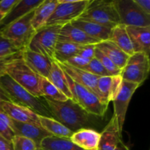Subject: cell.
<instances>
[{
	"instance_id": "obj_28",
	"label": "cell",
	"mask_w": 150,
	"mask_h": 150,
	"mask_svg": "<svg viewBox=\"0 0 150 150\" xmlns=\"http://www.w3.org/2000/svg\"><path fill=\"white\" fill-rule=\"evenodd\" d=\"M81 45L67 42L58 41L56 44L54 60L59 63H64L71 57L77 55Z\"/></svg>"
},
{
	"instance_id": "obj_9",
	"label": "cell",
	"mask_w": 150,
	"mask_h": 150,
	"mask_svg": "<svg viewBox=\"0 0 150 150\" xmlns=\"http://www.w3.org/2000/svg\"><path fill=\"white\" fill-rule=\"evenodd\" d=\"M150 70L149 57L142 53H134L130 56L120 76L123 81L143 84L147 79Z\"/></svg>"
},
{
	"instance_id": "obj_19",
	"label": "cell",
	"mask_w": 150,
	"mask_h": 150,
	"mask_svg": "<svg viewBox=\"0 0 150 150\" xmlns=\"http://www.w3.org/2000/svg\"><path fill=\"white\" fill-rule=\"evenodd\" d=\"M11 125L16 136L27 138L33 141L36 144L38 148H39L40 142L44 138L51 136L42 127H38L33 125L18 122L12 120Z\"/></svg>"
},
{
	"instance_id": "obj_25",
	"label": "cell",
	"mask_w": 150,
	"mask_h": 150,
	"mask_svg": "<svg viewBox=\"0 0 150 150\" xmlns=\"http://www.w3.org/2000/svg\"><path fill=\"white\" fill-rule=\"evenodd\" d=\"M48 80L52 84H54L62 93L64 94L68 99L73 100V96L66 79L65 73L57 62L54 61L52 62V66Z\"/></svg>"
},
{
	"instance_id": "obj_38",
	"label": "cell",
	"mask_w": 150,
	"mask_h": 150,
	"mask_svg": "<svg viewBox=\"0 0 150 150\" xmlns=\"http://www.w3.org/2000/svg\"><path fill=\"white\" fill-rule=\"evenodd\" d=\"M22 56V52H19L18 54L13 55L7 56V57H0V77L3 75L6 74V69L7 66L16 59L19 58Z\"/></svg>"
},
{
	"instance_id": "obj_3",
	"label": "cell",
	"mask_w": 150,
	"mask_h": 150,
	"mask_svg": "<svg viewBox=\"0 0 150 150\" xmlns=\"http://www.w3.org/2000/svg\"><path fill=\"white\" fill-rule=\"evenodd\" d=\"M79 18L95 22L111 29L121 24L114 0H90L86 10Z\"/></svg>"
},
{
	"instance_id": "obj_27",
	"label": "cell",
	"mask_w": 150,
	"mask_h": 150,
	"mask_svg": "<svg viewBox=\"0 0 150 150\" xmlns=\"http://www.w3.org/2000/svg\"><path fill=\"white\" fill-rule=\"evenodd\" d=\"M38 149L41 150H83L76 146L70 139L49 136L44 138Z\"/></svg>"
},
{
	"instance_id": "obj_42",
	"label": "cell",
	"mask_w": 150,
	"mask_h": 150,
	"mask_svg": "<svg viewBox=\"0 0 150 150\" xmlns=\"http://www.w3.org/2000/svg\"><path fill=\"white\" fill-rule=\"evenodd\" d=\"M0 150H13V144L0 135Z\"/></svg>"
},
{
	"instance_id": "obj_11",
	"label": "cell",
	"mask_w": 150,
	"mask_h": 150,
	"mask_svg": "<svg viewBox=\"0 0 150 150\" xmlns=\"http://www.w3.org/2000/svg\"><path fill=\"white\" fill-rule=\"evenodd\" d=\"M139 84L130 83V82L123 81L122 83L121 89L117 95V98L114 101V115L113 117L117 122L119 130L122 132L123 125L125 120L126 114L129 103L136 89L139 87Z\"/></svg>"
},
{
	"instance_id": "obj_26",
	"label": "cell",
	"mask_w": 150,
	"mask_h": 150,
	"mask_svg": "<svg viewBox=\"0 0 150 150\" xmlns=\"http://www.w3.org/2000/svg\"><path fill=\"white\" fill-rule=\"evenodd\" d=\"M39 122L41 127L48 132L51 136L70 139L73 133V132L52 117L39 115Z\"/></svg>"
},
{
	"instance_id": "obj_17",
	"label": "cell",
	"mask_w": 150,
	"mask_h": 150,
	"mask_svg": "<svg viewBox=\"0 0 150 150\" xmlns=\"http://www.w3.org/2000/svg\"><path fill=\"white\" fill-rule=\"evenodd\" d=\"M44 0H18L17 4L12 8L1 22L0 29L8 26L16 21L21 18L35 10Z\"/></svg>"
},
{
	"instance_id": "obj_4",
	"label": "cell",
	"mask_w": 150,
	"mask_h": 150,
	"mask_svg": "<svg viewBox=\"0 0 150 150\" xmlns=\"http://www.w3.org/2000/svg\"><path fill=\"white\" fill-rule=\"evenodd\" d=\"M5 73L33 96L39 98L42 97L40 91L42 77L36 74L26 65L22 59V56L13 60L7 66Z\"/></svg>"
},
{
	"instance_id": "obj_10",
	"label": "cell",
	"mask_w": 150,
	"mask_h": 150,
	"mask_svg": "<svg viewBox=\"0 0 150 150\" xmlns=\"http://www.w3.org/2000/svg\"><path fill=\"white\" fill-rule=\"evenodd\" d=\"M121 24L125 26H150V16L144 13L134 0H114Z\"/></svg>"
},
{
	"instance_id": "obj_13",
	"label": "cell",
	"mask_w": 150,
	"mask_h": 150,
	"mask_svg": "<svg viewBox=\"0 0 150 150\" xmlns=\"http://www.w3.org/2000/svg\"><path fill=\"white\" fill-rule=\"evenodd\" d=\"M57 63L62 69L63 71L70 79H73L75 82L81 85L82 86L90 90L95 95H96L100 99V95L98 93V88H97V81L99 78L98 76H94V75L91 74L85 70H81V69L73 67L67 63Z\"/></svg>"
},
{
	"instance_id": "obj_29",
	"label": "cell",
	"mask_w": 150,
	"mask_h": 150,
	"mask_svg": "<svg viewBox=\"0 0 150 150\" xmlns=\"http://www.w3.org/2000/svg\"><path fill=\"white\" fill-rule=\"evenodd\" d=\"M40 91L42 97L52 100L63 102L68 100L64 94L62 93L54 84L45 78H41Z\"/></svg>"
},
{
	"instance_id": "obj_18",
	"label": "cell",
	"mask_w": 150,
	"mask_h": 150,
	"mask_svg": "<svg viewBox=\"0 0 150 150\" xmlns=\"http://www.w3.org/2000/svg\"><path fill=\"white\" fill-rule=\"evenodd\" d=\"M100 133L92 128H83L74 132L70 140L83 150H98Z\"/></svg>"
},
{
	"instance_id": "obj_6",
	"label": "cell",
	"mask_w": 150,
	"mask_h": 150,
	"mask_svg": "<svg viewBox=\"0 0 150 150\" xmlns=\"http://www.w3.org/2000/svg\"><path fill=\"white\" fill-rule=\"evenodd\" d=\"M65 76L73 96V100L88 114L97 117H103L108 106L104 105L93 92L75 82L66 73Z\"/></svg>"
},
{
	"instance_id": "obj_15",
	"label": "cell",
	"mask_w": 150,
	"mask_h": 150,
	"mask_svg": "<svg viewBox=\"0 0 150 150\" xmlns=\"http://www.w3.org/2000/svg\"><path fill=\"white\" fill-rule=\"evenodd\" d=\"M134 53H142L149 57L150 26H126Z\"/></svg>"
},
{
	"instance_id": "obj_44",
	"label": "cell",
	"mask_w": 150,
	"mask_h": 150,
	"mask_svg": "<svg viewBox=\"0 0 150 150\" xmlns=\"http://www.w3.org/2000/svg\"><path fill=\"white\" fill-rule=\"evenodd\" d=\"M114 150H130V149H129L128 146H127V145L123 142V141L122 140L119 142V144H117V146H116L115 149Z\"/></svg>"
},
{
	"instance_id": "obj_37",
	"label": "cell",
	"mask_w": 150,
	"mask_h": 150,
	"mask_svg": "<svg viewBox=\"0 0 150 150\" xmlns=\"http://www.w3.org/2000/svg\"><path fill=\"white\" fill-rule=\"evenodd\" d=\"M95 48H96V45L94 44L81 45L78 52V55L86 59L91 60L95 58Z\"/></svg>"
},
{
	"instance_id": "obj_35",
	"label": "cell",
	"mask_w": 150,
	"mask_h": 150,
	"mask_svg": "<svg viewBox=\"0 0 150 150\" xmlns=\"http://www.w3.org/2000/svg\"><path fill=\"white\" fill-rule=\"evenodd\" d=\"M83 70L94 75V76H98V77L110 76L109 73L106 71V70L104 68L103 66L101 64V63L96 58L91 59L88 65L83 69Z\"/></svg>"
},
{
	"instance_id": "obj_21",
	"label": "cell",
	"mask_w": 150,
	"mask_h": 150,
	"mask_svg": "<svg viewBox=\"0 0 150 150\" xmlns=\"http://www.w3.org/2000/svg\"><path fill=\"white\" fill-rule=\"evenodd\" d=\"M73 26L79 28L83 32L99 42L108 40L111 29L91 21L78 18L71 23Z\"/></svg>"
},
{
	"instance_id": "obj_12",
	"label": "cell",
	"mask_w": 150,
	"mask_h": 150,
	"mask_svg": "<svg viewBox=\"0 0 150 150\" xmlns=\"http://www.w3.org/2000/svg\"><path fill=\"white\" fill-rule=\"evenodd\" d=\"M1 111L15 121L41 127L39 122V115L26 107L11 102H3Z\"/></svg>"
},
{
	"instance_id": "obj_46",
	"label": "cell",
	"mask_w": 150,
	"mask_h": 150,
	"mask_svg": "<svg viewBox=\"0 0 150 150\" xmlns=\"http://www.w3.org/2000/svg\"><path fill=\"white\" fill-rule=\"evenodd\" d=\"M36 150H41V149H37Z\"/></svg>"
},
{
	"instance_id": "obj_34",
	"label": "cell",
	"mask_w": 150,
	"mask_h": 150,
	"mask_svg": "<svg viewBox=\"0 0 150 150\" xmlns=\"http://www.w3.org/2000/svg\"><path fill=\"white\" fill-rule=\"evenodd\" d=\"M22 52L0 32V57H7Z\"/></svg>"
},
{
	"instance_id": "obj_16",
	"label": "cell",
	"mask_w": 150,
	"mask_h": 150,
	"mask_svg": "<svg viewBox=\"0 0 150 150\" xmlns=\"http://www.w3.org/2000/svg\"><path fill=\"white\" fill-rule=\"evenodd\" d=\"M58 41L67 42L79 45H89L99 43V41L91 38L79 28L73 26L71 23H67L62 26L59 31Z\"/></svg>"
},
{
	"instance_id": "obj_45",
	"label": "cell",
	"mask_w": 150,
	"mask_h": 150,
	"mask_svg": "<svg viewBox=\"0 0 150 150\" xmlns=\"http://www.w3.org/2000/svg\"><path fill=\"white\" fill-rule=\"evenodd\" d=\"M5 16H6L5 14H3V13H0V24H1V21H2L3 19H4V18L5 17Z\"/></svg>"
},
{
	"instance_id": "obj_43",
	"label": "cell",
	"mask_w": 150,
	"mask_h": 150,
	"mask_svg": "<svg viewBox=\"0 0 150 150\" xmlns=\"http://www.w3.org/2000/svg\"><path fill=\"white\" fill-rule=\"evenodd\" d=\"M3 102H11V101L6 95L5 92L0 87V111H1V105H2Z\"/></svg>"
},
{
	"instance_id": "obj_23",
	"label": "cell",
	"mask_w": 150,
	"mask_h": 150,
	"mask_svg": "<svg viewBox=\"0 0 150 150\" xmlns=\"http://www.w3.org/2000/svg\"><path fill=\"white\" fill-rule=\"evenodd\" d=\"M57 4L58 0H44L43 2L35 9L32 19V24L36 32L45 26L48 18Z\"/></svg>"
},
{
	"instance_id": "obj_5",
	"label": "cell",
	"mask_w": 150,
	"mask_h": 150,
	"mask_svg": "<svg viewBox=\"0 0 150 150\" xmlns=\"http://www.w3.org/2000/svg\"><path fill=\"white\" fill-rule=\"evenodd\" d=\"M34 11L35 10L8 26L0 29L1 33L11 41L21 51H23L27 48L28 45L36 32L32 24Z\"/></svg>"
},
{
	"instance_id": "obj_39",
	"label": "cell",
	"mask_w": 150,
	"mask_h": 150,
	"mask_svg": "<svg viewBox=\"0 0 150 150\" xmlns=\"http://www.w3.org/2000/svg\"><path fill=\"white\" fill-rule=\"evenodd\" d=\"M89 61H90V60L83 58L82 57H81V56L77 54V55L74 56V57L69 59L64 63H67L68 64H70V65L73 66V67H76V68L83 70V69L88 65Z\"/></svg>"
},
{
	"instance_id": "obj_33",
	"label": "cell",
	"mask_w": 150,
	"mask_h": 150,
	"mask_svg": "<svg viewBox=\"0 0 150 150\" xmlns=\"http://www.w3.org/2000/svg\"><path fill=\"white\" fill-rule=\"evenodd\" d=\"M13 150H36L38 149L33 141L19 136H15L12 140Z\"/></svg>"
},
{
	"instance_id": "obj_8",
	"label": "cell",
	"mask_w": 150,
	"mask_h": 150,
	"mask_svg": "<svg viewBox=\"0 0 150 150\" xmlns=\"http://www.w3.org/2000/svg\"><path fill=\"white\" fill-rule=\"evenodd\" d=\"M62 26H45L35 32L26 49L40 54L54 60L55 46Z\"/></svg>"
},
{
	"instance_id": "obj_41",
	"label": "cell",
	"mask_w": 150,
	"mask_h": 150,
	"mask_svg": "<svg viewBox=\"0 0 150 150\" xmlns=\"http://www.w3.org/2000/svg\"><path fill=\"white\" fill-rule=\"evenodd\" d=\"M134 1L144 13L150 16V0H134Z\"/></svg>"
},
{
	"instance_id": "obj_7",
	"label": "cell",
	"mask_w": 150,
	"mask_h": 150,
	"mask_svg": "<svg viewBox=\"0 0 150 150\" xmlns=\"http://www.w3.org/2000/svg\"><path fill=\"white\" fill-rule=\"evenodd\" d=\"M90 0H58V4L45 26H64L79 18L86 10Z\"/></svg>"
},
{
	"instance_id": "obj_1",
	"label": "cell",
	"mask_w": 150,
	"mask_h": 150,
	"mask_svg": "<svg viewBox=\"0 0 150 150\" xmlns=\"http://www.w3.org/2000/svg\"><path fill=\"white\" fill-rule=\"evenodd\" d=\"M54 119L66 127L76 132L83 128H90L97 122V117L88 114L73 100L58 102L41 97Z\"/></svg>"
},
{
	"instance_id": "obj_40",
	"label": "cell",
	"mask_w": 150,
	"mask_h": 150,
	"mask_svg": "<svg viewBox=\"0 0 150 150\" xmlns=\"http://www.w3.org/2000/svg\"><path fill=\"white\" fill-rule=\"evenodd\" d=\"M18 0H1L0 1V13L7 15L13 7L17 4Z\"/></svg>"
},
{
	"instance_id": "obj_30",
	"label": "cell",
	"mask_w": 150,
	"mask_h": 150,
	"mask_svg": "<svg viewBox=\"0 0 150 150\" xmlns=\"http://www.w3.org/2000/svg\"><path fill=\"white\" fill-rule=\"evenodd\" d=\"M111 83V76H102L99 77L97 81V88L100 95L101 102L108 106L109 103L110 86Z\"/></svg>"
},
{
	"instance_id": "obj_36",
	"label": "cell",
	"mask_w": 150,
	"mask_h": 150,
	"mask_svg": "<svg viewBox=\"0 0 150 150\" xmlns=\"http://www.w3.org/2000/svg\"><path fill=\"white\" fill-rule=\"evenodd\" d=\"M122 78L120 75L111 76V83L110 86L109 102L114 101L120 92L122 83Z\"/></svg>"
},
{
	"instance_id": "obj_24",
	"label": "cell",
	"mask_w": 150,
	"mask_h": 150,
	"mask_svg": "<svg viewBox=\"0 0 150 150\" xmlns=\"http://www.w3.org/2000/svg\"><path fill=\"white\" fill-rule=\"evenodd\" d=\"M108 40L114 42L118 48L128 56H131L134 54L130 37L127 34L126 26L125 25L119 24L113 28Z\"/></svg>"
},
{
	"instance_id": "obj_14",
	"label": "cell",
	"mask_w": 150,
	"mask_h": 150,
	"mask_svg": "<svg viewBox=\"0 0 150 150\" xmlns=\"http://www.w3.org/2000/svg\"><path fill=\"white\" fill-rule=\"evenodd\" d=\"M22 59L26 65L36 74L42 78L48 79L54 60L28 49L22 51Z\"/></svg>"
},
{
	"instance_id": "obj_32",
	"label": "cell",
	"mask_w": 150,
	"mask_h": 150,
	"mask_svg": "<svg viewBox=\"0 0 150 150\" xmlns=\"http://www.w3.org/2000/svg\"><path fill=\"white\" fill-rule=\"evenodd\" d=\"M12 120L4 111H0V135L12 142L15 135L11 125Z\"/></svg>"
},
{
	"instance_id": "obj_20",
	"label": "cell",
	"mask_w": 150,
	"mask_h": 150,
	"mask_svg": "<svg viewBox=\"0 0 150 150\" xmlns=\"http://www.w3.org/2000/svg\"><path fill=\"white\" fill-rule=\"evenodd\" d=\"M122 140V132L120 131L117 121L112 117L100 133L98 150H114Z\"/></svg>"
},
{
	"instance_id": "obj_2",
	"label": "cell",
	"mask_w": 150,
	"mask_h": 150,
	"mask_svg": "<svg viewBox=\"0 0 150 150\" xmlns=\"http://www.w3.org/2000/svg\"><path fill=\"white\" fill-rule=\"evenodd\" d=\"M0 87L10 98L11 103L26 107L38 115L52 117L42 98L33 96L8 75L4 74L0 77Z\"/></svg>"
},
{
	"instance_id": "obj_31",
	"label": "cell",
	"mask_w": 150,
	"mask_h": 150,
	"mask_svg": "<svg viewBox=\"0 0 150 150\" xmlns=\"http://www.w3.org/2000/svg\"><path fill=\"white\" fill-rule=\"evenodd\" d=\"M95 58H96L101 63V64L103 66L104 68L106 70V71L109 73L111 76L120 75L121 70L118 67H117L114 64V63L108 57H106L103 53L101 52L97 48H95Z\"/></svg>"
},
{
	"instance_id": "obj_22",
	"label": "cell",
	"mask_w": 150,
	"mask_h": 150,
	"mask_svg": "<svg viewBox=\"0 0 150 150\" xmlns=\"http://www.w3.org/2000/svg\"><path fill=\"white\" fill-rule=\"evenodd\" d=\"M96 48L108 57L121 70L124 68L130 57L110 40L100 42L96 44Z\"/></svg>"
}]
</instances>
